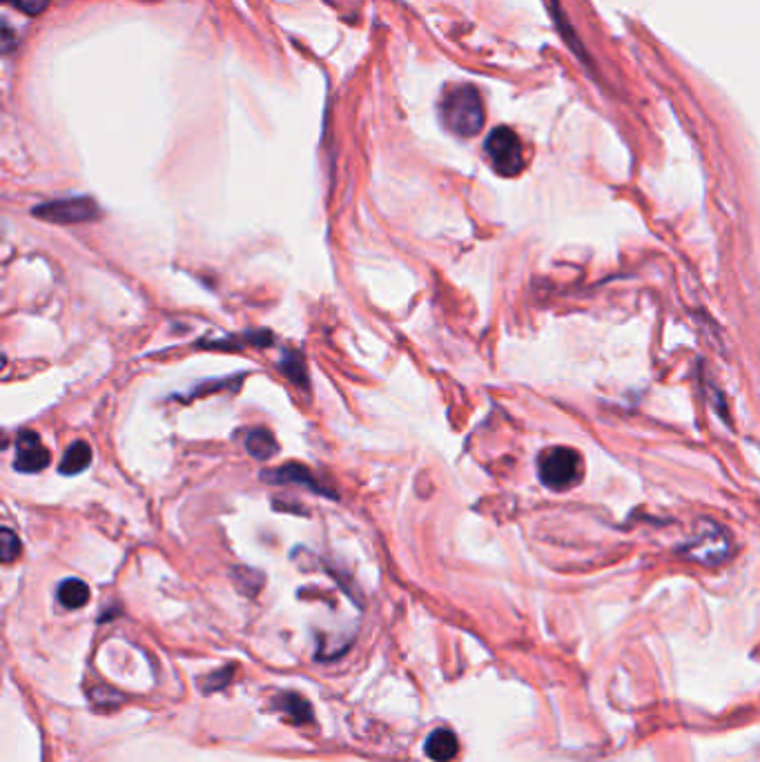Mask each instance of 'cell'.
I'll return each mask as SVG.
<instances>
[{
  "label": "cell",
  "mask_w": 760,
  "mask_h": 762,
  "mask_svg": "<svg viewBox=\"0 0 760 762\" xmlns=\"http://www.w3.org/2000/svg\"><path fill=\"white\" fill-rule=\"evenodd\" d=\"M440 114L448 130L462 139H471L484 127L482 96L473 85H455L446 90L440 103Z\"/></svg>",
  "instance_id": "1"
},
{
  "label": "cell",
  "mask_w": 760,
  "mask_h": 762,
  "mask_svg": "<svg viewBox=\"0 0 760 762\" xmlns=\"http://www.w3.org/2000/svg\"><path fill=\"white\" fill-rule=\"evenodd\" d=\"M538 471L542 484L551 491H569L582 482V455L576 448L551 446L540 453Z\"/></svg>",
  "instance_id": "2"
},
{
  "label": "cell",
  "mask_w": 760,
  "mask_h": 762,
  "mask_svg": "<svg viewBox=\"0 0 760 762\" xmlns=\"http://www.w3.org/2000/svg\"><path fill=\"white\" fill-rule=\"evenodd\" d=\"M486 156L493 165V170L500 177H518L524 170V148L520 136L509 127H495L484 143Z\"/></svg>",
  "instance_id": "3"
},
{
  "label": "cell",
  "mask_w": 760,
  "mask_h": 762,
  "mask_svg": "<svg viewBox=\"0 0 760 762\" xmlns=\"http://www.w3.org/2000/svg\"><path fill=\"white\" fill-rule=\"evenodd\" d=\"M34 217L50 221V223H85L99 217V208L90 197H74V199H58L47 201L34 208Z\"/></svg>",
  "instance_id": "4"
},
{
  "label": "cell",
  "mask_w": 760,
  "mask_h": 762,
  "mask_svg": "<svg viewBox=\"0 0 760 762\" xmlns=\"http://www.w3.org/2000/svg\"><path fill=\"white\" fill-rule=\"evenodd\" d=\"M47 464H50V453H47L38 433L23 431L16 437L14 468L18 473H41Z\"/></svg>",
  "instance_id": "5"
},
{
  "label": "cell",
  "mask_w": 760,
  "mask_h": 762,
  "mask_svg": "<svg viewBox=\"0 0 760 762\" xmlns=\"http://www.w3.org/2000/svg\"><path fill=\"white\" fill-rule=\"evenodd\" d=\"M268 482H275V484H299L308 488V491L313 493H321V495H330L324 491V486H321L313 473L308 471L306 466H299V464H288V466H281V468H275L272 473H266L263 475ZM333 497V495H330Z\"/></svg>",
  "instance_id": "6"
},
{
  "label": "cell",
  "mask_w": 760,
  "mask_h": 762,
  "mask_svg": "<svg viewBox=\"0 0 760 762\" xmlns=\"http://www.w3.org/2000/svg\"><path fill=\"white\" fill-rule=\"evenodd\" d=\"M457 751H460V742L451 729H435L426 740V756L435 762H451Z\"/></svg>",
  "instance_id": "7"
},
{
  "label": "cell",
  "mask_w": 760,
  "mask_h": 762,
  "mask_svg": "<svg viewBox=\"0 0 760 762\" xmlns=\"http://www.w3.org/2000/svg\"><path fill=\"white\" fill-rule=\"evenodd\" d=\"M58 602L63 604L65 609H81L90 600V586H87L83 580H63L58 584Z\"/></svg>",
  "instance_id": "8"
},
{
  "label": "cell",
  "mask_w": 760,
  "mask_h": 762,
  "mask_svg": "<svg viewBox=\"0 0 760 762\" xmlns=\"http://www.w3.org/2000/svg\"><path fill=\"white\" fill-rule=\"evenodd\" d=\"M90 464H92V448L87 446L85 442H74L65 451L63 462L58 468H61L63 475H79Z\"/></svg>",
  "instance_id": "9"
},
{
  "label": "cell",
  "mask_w": 760,
  "mask_h": 762,
  "mask_svg": "<svg viewBox=\"0 0 760 762\" xmlns=\"http://www.w3.org/2000/svg\"><path fill=\"white\" fill-rule=\"evenodd\" d=\"M246 448L255 459H268L277 453V439L272 437L270 431L255 428V431H250L246 437Z\"/></svg>",
  "instance_id": "10"
},
{
  "label": "cell",
  "mask_w": 760,
  "mask_h": 762,
  "mask_svg": "<svg viewBox=\"0 0 760 762\" xmlns=\"http://www.w3.org/2000/svg\"><path fill=\"white\" fill-rule=\"evenodd\" d=\"M281 711L286 713V716L292 720V722H308L310 718H313V713H310V705L304 700L295 696V693H286L284 698H281Z\"/></svg>",
  "instance_id": "11"
},
{
  "label": "cell",
  "mask_w": 760,
  "mask_h": 762,
  "mask_svg": "<svg viewBox=\"0 0 760 762\" xmlns=\"http://www.w3.org/2000/svg\"><path fill=\"white\" fill-rule=\"evenodd\" d=\"M281 368H284V373L288 379H292L299 386H306L308 377H306L304 359H301V355L295 353V350H286L284 361H281Z\"/></svg>",
  "instance_id": "12"
},
{
  "label": "cell",
  "mask_w": 760,
  "mask_h": 762,
  "mask_svg": "<svg viewBox=\"0 0 760 762\" xmlns=\"http://www.w3.org/2000/svg\"><path fill=\"white\" fill-rule=\"evenodd\" d=\"M3 562H14L21 555V540L12 529H3Z\"/></svg>",
  "instance_id": "13"
},
{
  "label": "cell",
  "mask_w": 760,
  "mask_h": 762,
  "mask_svg": "<svg viewBox=\"0 0 760 762\" xmlns=\"http://www.w3.org/2000/svg\"><path fill=\"white\" fill-rule=\"evenodd\" d=\"M7 3L14 5L16 9H21V12L27 16H38L45 12L47 5H50V0H7Z\"/></svg>",
  "instance_id": "14"
}]
</instances>
